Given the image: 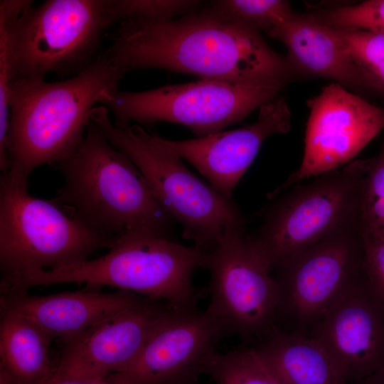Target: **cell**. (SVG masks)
Listing matches in <instances>:
<instances>
[{
	"label": "cell",
	"mask_w": 384,
	"mask_h": 384,
	"mask_svg": "<svg viewBox=\"0 0 384 384\" xmlns=\"http://www.w3.org/2000/svg\"><path fill=\"white\" fill-rule=\"evenodd\" d=\"M324 25L384 33V0H368L310 14Z\"/></svg>",
	"instance_id": "obj_26"
},
{
	"label": "cell",
	"mask_w": 384,
	"mask_h": 384,
	"mask_svg": "<svg viewBox=\"0 0 384 384\" xmlns=\"http://www.w3.org/2000/svg\"><path fill=\"white\" fill-rule=\"evenodd\" d=\"M304 156L300 166L268 195L279 193L304 178L338 169L353 158L384 129V109L342 85L333 82L308 103Z\"/></svg>",
	"instance_id": "obj_12"
},
{
	"label": "cell",
	"mask_w": 384,
	"mask_h": 384,
	"mask_svg": "<svg viewBox=\"0 0 384 384\" xmlns=\"http://www.w3.org/2000/svg\"><path fill=\"white\" fill-rule=\"evenodd\" d=\"M257 348L282 384H346L315 338L274 329Z\"/></svg>",
	"instance_id": "obj_20"
},
{
	"label": "cell",
	"mask_w": 384,
	"mask_h": 384,
	"mask_svg": "<svg viewBox=\"0 0 384 384\" xmlns=\"http://www.w3.org/2000/svg\"><path fill=\"white\" fill-rule=\"evenodd\" d=\"M359 215L364 236H384V135L380 151L372 159L366 175Z\"/></svg>",
	"instance_id": "obj_25"
},
{
	"label": "cell",
	"mask_w": 384,
	"mask_h": 384,
	"mask_svg": "<svg viewBox=\"0 0 384 384\" xmlns=\"http://www.w3.org/2000/svg\"><path fill=\"white\" fill-rule=\"evenodd\" d=\"M113 24L110 0H48L12 23L0 22V55L9 82L82 73L102 54Z\"/></svg>",
	"instance_id": "obj_5"
},
{
	"label": "cell",
	"mask_w": 384,
	"mask_h": 384,
	"mask_svg": "<svg viewBox=\"0 0 384 384\" xmlns=\"http://www.w3.org/2000/svg\"><path fill=\"white\" fill-rule=\"evenodd\" d=\"M189 384H199V383H198V381H197V382H194V383H189Z\"/></svg>",
	"instance_id": "obj_30"
},
{
	"label": "cell",
	"mask_w": 384,
	"mask_h": 384,
	"mask_svg": "<svg viewBox=\"0 0 384 384\" xmlns=\"http://www.w3.org/2000/svg\"><path fill=\"white\" fill-rule=\"evenodd\" d=\"M282 89L201 79L141 91H105L99 105L114 124L152 125L166 122L188 127L199 137L222 132L279 96Z\"/></svg>",
	"instance_id": "obj_9"
},
{
	"label": "cell",
	"mask_w": 384,
	"mask_h": 384,
	"mask_svg": "<svg viewBox=\"0 0 384 384\" xmlns=\"http://www.w3.org/2000/svg\"><path fill=\"white\" fill-rule=\"evenodd\" d=\"M41 384H113L106 380L101 381H87V380H74V379H67V378H59L51 377L47 381Z\"/></svg>",
	"instance_id": "obj_28"
},
{
	"label": "cell",
	"mask_w": 384,
	"mask_h": 384,
	"mask_svg": "<svg viewBox=\"0 0 384 384\" xmlns=\"http://www.w3.org/2000/svg\"><path fill=\"white\" fill-rule=\"evenodd\" d=\"M364 238L363 273L365 278L384 304V236Z\"/></svg>",
	"instance_id": "obj_27"
},
{
	"label": "cell",
	"mask_w": 384,
	"mask_h": 384,
	"mask_svg": "<svg viewBox=\"0 0 384 384\" xmlns=\"http://www.w3.org/2000/svg\"><path fill=\"white\" fill-rule=\"evenodd\" d=\"M118 238L100 233L66 208L31 196L28 187L0 177V292L41 271L72 267Z\"/></svg>",
	"instance_id": "obj_7"
},
{
	"label": "cell",
	"mask_w": 384,
	"mask_h": 384,
	"mask_svg": "<svg viewBox=\"0 0 384 384\" xmlns=\"http://www.w3.org/2000/svg\"><path fill=\"white\" fill-rule=\"evenodd\" d=\"M106 50L127 73L163 69L282 90L297 78L260 31L223 18L204 4L177 18L121 23Z\"/></svg>",
	"instance_id": "obj_1"
},
{
	"label": "cell",
	"mask_w": 384,
	"mask_h": 384,
	"mask_svg": "<svg viewBox=\"0 0 384 384\" xmlns=\"http://www.w3.org/2000/svg\"><path fill=\"white\" fill-rule=\"evenodd\" d=\"M370 92L384 96V33L336 28Z\"/></svg>",
	"instance_id": "obj_23"
},
{
	"label": "cell",
	"mask_w": 384,
	"mask_h": 384,
	"mask_svg": "<svg viewBox=\"0 0 384 384\" xmlns=\"http://www.w3.org/2000/svg\"><path fill=\"white\" fill-rule=\"evenodd\" d=\"M205 6L223 18L267 35L295 13L285 0H218Z\"/></svg>",
	"instance_id": "obj_22"
},
{
	"label": "cell",
	"mask_w": 384,
	"mask_h": 384,
	"mask_svg": "<svg viewBox=\"0 0 384 384\" xmlns=\"http://www.w3.org/2000/svg\"><path fill=\"white\" fill-rule=\"evenodd\" d=\"M126 74L105 50L88 69L66 80L9 82L8 171L4 174L28 187L37 167L70 156L82 141L102 94L117 88Z\"/></svg>",
	"instance_id": "obj_2"
},
{
	"label": "cell",
	"mask_w": 384,
	"mask_h": 384,
	"mask_svg": "<svg viewBox=\"0 0 384 384\" xmlns=\"http://www.w3.org/2000/svg\"><path fill=\"white\" fill-rule=\"evenodd\" d=\"M206 374L215 384H282L257 348L217 352Z\"/></svg>",
	"instance_id": "obj_21"
},
{
	"label": "cell",
	"mask_w": 384,
	"mask_h": 384,
	"mask_svg": "<svg viewBox=\"0 0 384 384\" xmlns=\"http://www.w3.org/2000/svg\"><path fill=\"white\" fill-rule=\"evenodd\" d=\"M51 166L63 178L53 200L92 229L116 238L130 232L171 238L175 220L133 161L91 122L74 151Z\"/></svg>",
	"instance_id": "obj_3"
},
{
	"label": "cell",
	"mask_w": 384,
	"mask_h": 384,
	"mask_svg": "<svg viewBox=\"0 0 384 384\" xmlns=\"http://www.w3.org/2000/svg\"><path fill=\"white\" fill-rule=\"evenodd\" d=\"M364 238L360 215L284 260L274 268L279 302L277 317L308 336L363 278Z\"/></svg>",
	"instance_id": "obj_10"
},
{
	"label": "cell",
	"mask_w": 384,
	"mask_h": 384,
	"mask_svg": "<svg viewBox=\"0 0 384 384\" xmlns=\"http://www.w3.org/2000/svg\"><path fill=\"white\" fill-rule=\"evenodd\" d=\"M109 114L105 106L98 105L91 112V123L133 161L160 204L182 226L183 237L193 246L206 252L230 229L246 227L233 201L191 173L166 139L138 124H115Z\"/></svg>",
	"instance_id": "obj_4"
},
{
	"label": "cell",
	"mask_w": 384,
	"mask_h": 384,
	"mask_svg": "<svg viewBox=\"0 0 384 384\" xmlns=\"http://www.w3.org/2000/svg\"><path fill=\"white\" fill-rule=\"evenodd\" d=\"M371 161H352L270 199L274 201L263 209L258 228L247 234L251 247L270 270L359 214Z\"/></svg>",
	"instance_id": "obj_8"
},
{
	"label": "cell",
	"mask_w": 384,
	"mask_h": 384,
	"mask_svg": "<svg viewBox=\"0 0 384 384\" xmlns=\"http://www.w3.org/2000/svg\"><path fill=\"white\" fill-rule=\"evenodd\" d=\"M171 309L164 302L145 297L97 322L63 345L53 377L101 381L123 370Z\"/></svg>",
	"instance_id": "obj_14"
},
{
	"label": "cell",
	"mask_w": 384,
	"mask_h": 384,
	"mask_svg": "<svg viewBox=\"0 0 384 384\" xmlns=\"http://www.w3.org/2000/svg\"><path fill=\"white\" fill-rule=\"evenodd\" d=\"M53 340L32 320L0 301V372L12 384H41L53 376Z\"/></svg>",
	"instance_id": "obj_19"
},
{
	"label": "cell",
	"mask_w": 384,
	"mask_h": 384,
	"mask_svg": "<svg viewBox=\"0 0 384 384\" xmlns=\"http://www.w3.org/2000/svg\"><path fill=\"white\" fill-rule=\"evenodd\" d=\"M205 252L146 232L119 237L104 255L78 265L28 275L16 284L27 291L36 286L84 283L91 289L110 286L162 301L176 310L196 309L193 284L203 267Z\"/></svg>",
	"instance_id": "obj_6"
},
{
	"label": "cell",
	"mask_w": 384,
	"mask_h": 384,
	"mask_svg": "<svg viewBox=\"0 0 384 384\" xmlns=\"http://www.w3.org/2000/svg\"><path fill=\"white\" fill-rule=\"evenodd\" d=\"M328 351L346 384L384 367V304L365 276L308 335Z\"/></svg>",
	"instance_id": "obj_15"
},
{
	"label": "cell",
	"mask_w": 384,
	"mask_h": 384,
	"mask_svg": "<svg viewBox=\"0 0 384 384\" xmlns=\"http://www.w3.org/2000/svg\"><path fill=\"white\" fill-rule=\"evenodd\" d=\"M353 384H384V367L369 377Z\"/></svg>",
	"instance_id": "obj_29"
},
{
	"label": "cell",
	"mask_w": 384,
	"mask_h": 384,
	"mask_svg": "<svg viewBox=\"0 0 384 384\" xmlns=\"http://www.w3.org/2000/svg\"><path fill=\"white\" fill-rule=\"evenodd\" d=\"M203 5L202 1L193 0H110L114 23L167 21L196 11Z\"/></svg>",
	"instance_id": "obj_24"
},
{
	"label": "cell",
	"mask_w": 384,
	"mask_h": 384,
	"mask_svg": "<svg viewBox=\"0 0 384 384\" xmlns=\"http://www.w3.org/2000/svg\"><path fill=\"white\" fill-rule=\"evenodd\" d=\"M225 333L205 311L171 310L136 360L105 380L114 384H189L198 381Z\"/></svg>",
	"instance_id": "obj_13"
},
{
	"label": "cell",
	"mask_w": 384,
	"mask_h": 384,
	"mask_svg": "<svg viewBox=\"0 0 384 384\" xmlns=\"http://www.w3.org/2000/svg\"><path fill=\"white\" fill-rule=\"evenodd\" d=\"M268 36L284 45L297 77L326 78L356 92L369 91L336 29L310 14L294 13Z\"/></svg>",
	"instance_id": "obj_18"
},
{
	"label": "cell",
	"mask_w": 384,
	"mask_h": 384,
	"mask_svg": "<svg viewBox=\"0 0 384 384\" xmlns=\"http://www.w3.org/2000/svg\"><path fill=\"white\" fill-rule=\"evenodd\" d=\"M210 272V302L205 312L224 330L242 337L267 336L279 302L270 269L251 247L245 227L230 229L204 253Z\"/></svg>",
	"instance_id": "obj_11"
},
{
	"label": "cell",
	"mask_w": 384,
	"mask_h": 384,
	"mask_svg": "<svg viewBox=\"0 0 384 384\" xmlns=\"http://www.w3.org/2000/svg\"><path fill=\"white\" fill-rule=\"evenodd\" d=\"M145 297L119 289L31 295L27 291L1 293L0 301L19 311L63 345L97 322L141 302Z\"/></svg>",
	"instance_id": "obj_17"
},
{
	"label": "cell",
	"mask_w": 384,
	"mask_h": 384,
	"mask_svg": "<svg viewBox=\"0 0 384 384\" xmlns=\"http://www.w3.org/2000/svg\"><path fill=\"white\" fill-rule=\"evenodd\" d=\"M291 113L277 97L259 109L257 120L240 129L167 144L191 163L216 191L233 200V191L252 164L264 141L290 129Z\"/></svg>",
	"instance_id": "obj_16"
}]
</instances>
